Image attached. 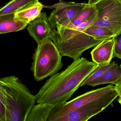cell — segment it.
Masks as SVG:
<instances>
[{
	"instance_id": "obj_12",
	"label": "cell",
	"mask_w": 121,
	"mask_h": 121,
	"mask_svg": "<svg viewBox=\"0 0 121 121\" xmlns=\"http://www.w3.org/2000/svg\"><path fill=\"white\" fill-rule=\"evenodd\" d=\"M121 79V64L117 63L109 69L101 76L88 83V85L94 87L105 84L116 85Z\"/></svg>"
},
{
	"instance_id": "obj_8",
	"label": "cell",
	"mask_w": 121,
	"mask_h": 121,
	"mask_svg": "<svg viewBox=\"0 0 121 121\" xmlns=\"http://www.w3.org/2000/svg\"><path fill=\"white\" fill-rule=\"evenodd\" d=\"M89 5L88 3L60 0L51 6L54 9L48 17L49 20L54 29L58 26H65L71 22L81 10Z\"/></svg>"
},
{
	"instance_id": "obj_2",
	"label": "cell",
	"mask_w": 121,
	"mask_h": 121,
	"mask_svg": "<svg viewBox=\"0 0 121 121\" xmlns=\"http://www.w3.org/2000/svg\"><path fill=\"white\" fill-rule=\"evenodd\" d=\"M0 91L6 99L7 121H26L36 102V95L15 76L1 78Z\"/></svg>"
},
{
	"instance_id": "obj_15",
	"label": "cell",
	"mask_w": 121,
	"mask_h": 121,
	"mask_svg": "<svg viewBox=\"0 0 121 121\" xmlns=\"http://www.w3.org/2000/svg\"><path fill=\"white\" fill-rule=\"evenodd\" d=\"M96 12L97 10L94 5H89L81 10L75 16L71 22L67 25L58 26L57 27L73 29L89 19Z\"/></svg>"
},
{
	"instance_id": "obj_17",
	"label": "cell",
	"mask_w": 121,
	"mask_h": 121,
	"mask_svg": "<svg viewBox=\"0 0 121 121\" xmlns=\"http://www.w3.org/2000/svg\"><path fill=\"white\" fill-rule=\"evenodd\" d=\"M82 31L95 39L102 41L112 39L114 36L113 33L109 30L96 25L90 26Z\"/></svg>"
},
{
	"instance_id": "obj_9",
	"label": "cell",
	"mask_w": 121,
	"mask_h": 121,
	"mask_svg": "<svg viewBox=\"0 0 121 121\" xmlns=\"http://www.w3.org/2000/svg\"><path fill=\"white\" fill-rule=\"evenodd\" d=\"M27 30L38 45L46 40L51 39L54 29L50 23L46 13L43 12L29 24Z\"/></svg>"
},
{
	"instance_id": "obj_16",
	"label": "cell",
	"mask_w": 121,
	"mask_h": 121,
	"mask_svg": "<svg viewBox=\"0 0 121 121\" xmlns=\"http://www.w3.org/2000/svg\"><path fill=\"white\" fill-rule=\"evenodd\" d=\"M38 2L39 0H10L4 6L1 8L0 15L15 14L27 6Z\"/></svg>"
},
{
	"instance_id": "obj_18",
	"label": "cell",
	"mask_w": 121,
	"mask_h": 121,
	"mask_svg": "<svg viewBox=\"0 0 121 121\" xmlns=\"http://www.w3.org/2000/svg\"><path fill=\"white\" fill-rule=\"evenodd\" d=\"M115 64L116 63L114 61H112V63L107 64H98L81 83L80 87L88 85L91 81L101 76L105 72Z\"/></svg>"
},
{
	"instance_id": "obj_13",
	"label": "cell",
	"mask_w": 121,
	"mask_h": 121,
	"mask_svg": "<svg viewBox=\"0 0 121 121\" xmlns=\"http://www.w3.org/2000/svg\"><path fill=\"white\" fill-rule=\"evenodd\" d=\"M43 5L39 1L15 13L17 18L29 24L38 18L41 14Z\"/></svg>"
},
{
	"instance_id": "obj_22",
	"label": "cell",
	"mask_w": 121,
	"mask_h": 121,
	"mask_svg": "<svg viewBox=\"0 0 121 121\" xmlns=\"http://www.w3.org/2000/svg\"><path fill=\"white\" fill-rule=\"evenodd\" d=\"M99 0H88V4L90 5H93Z\"/></svg>"
},
{
	"instance_id": "obj_10",
	"label": "cell",
	"mask_w": 121,
	"mask_h": 121,
	"mask_svg": "<svg viewBox=\"0 0 121 121\" xmlns=\"http://www.w3.org/2000/svg\"><path fill=\"white\" fill-rule=\"evenodd\" d=\"M114 45V42L112 37L102 41L95 47L91 53L93 62L97 64L110 63L113 58Z\"/></svg>"
},
{
	"instance_id": "obj_5",
	"label": "cell",
	"mask_w": 121,
	"mask_h": 121,
	"mask_svg": "<svg viewBox=\"0 0 121 121\" xmlns=\"http://www.w3.org/2000/svg\"><path fill=\"white\" fill-rule=\"evenodd\" d=\"M97 15L92 25L104 27L114 36L121 31V0H99L93 5Z\"/></svg>"
},
{
	"instance_id": "obj_11",
	"label": "cell",
	"mask_w": 121,
	"mask_h": 121,
	"mask_svg": "<svg viewBox=\"0 0 121 121\" xmlns=\"http://www.w3.org/2000/svg\"><path fill=\"white\" fill-rule=\"evenodd\" d=\"M29 24L17 18L15 14L0 15V34L19 31L25 29Z\"/></svg>"
},
{
	"instance_id": "obj_6",
	"label": "cell",
	"mask_w": 121,
	"mask_h": 121,
	"mask_svg": "<svg viewBox=\"0 0 121 121\" xmlns=\"http://www.w3.org/2000/svg\"><path fill=\"white\" fill-rule=\"evenodd\" d=\"M118 96V92L115 87L103 96L71 111L58 119L57 121H87L103 111Z\"/></svg>"
},
{
	"instance_id": "obj_1",
	"label": "cell",
	"mask_w": 121,
	"mask_h": 121,
	"mask_svg": "<svg viewBox=\"0 0 121 121\" xmlns=\"http://www.w3.org/2000/svg\"><path fill=\"white\" fill-rule=\"evenodd\" d=\"M98 65L83 57L74 60L65 70L47 80L35 95L37 103L54 106L66 102Z\"/></svg>"
},
{
	"instance_id": "obj_7",
	"label": "cell",
	"mask_w": 121,
	"mask_h": 121,
	"mask_svg": "<svg viewBox=\"0 0 121 121\" xmlns=\"http://www.w3.org/2000/svg\"><path fill=\"white\" fill-rule=\"evenodd\" d=\"M115 87L113 85H108L101 88L88 91L69 102L58 104L53 108L47 121H57L58 119L71 111L79 108L90 101L103 96Z\"/></svg>"
},
{
	"instance_id": "obj_19",
	"label": "cell",
	"mask_w": 121,
	"mask_h": 121,
	"mask_svg": "<svg viewBox=\"0 0 121 121\" xmlns=\"http://www.w3.org/2000/svg\"><path fill=\"white\" fill-rule=\"evenodd\" d=\"M7 108L4 93L0 91V121H7Z\"/></svg>"
},
{
	"instance_id": "obj_21",
	"label": "cell",
	"mask_w": 121,
	"mask_h": 121,
	"mask_svg": "<svg viewBox=\"0 0 121 121\" xmlns=\"http://www.w3.org/2000/svg\"><path fill=\"white\" fill-rule=\"evenodd\" d=\"M115 88L119 95V98H121V79L115 85Z\"/></svg>"
},
{
	"instance_id": "obj_4",
	"label": "cell",
	"mask_w": 121,
	"mask_h": 121,
	"mask_svg": "<svg viewBox=\"0 0 121 121\" xmlns=\"http://www.w3.org/2000/svg\"><path fill=\"white\" fill-rule=\"evenodd\" d=\"M62 55L50 39L38 44L32 56L31 70L37 81L58 73L62 68Z\"/></svg>"
},
{
	"instance_id": "obj_23",
	"label": "cell",
	"mask_w": 121,
	"mask_h": 121,
	"mask_svg": "<svg viewBox=\"0 0 121 121\" xmlns=\"http://www.w3.org/2000/svg\"><path fill=\"white\" fill-rule=\"evenodd\" d=\"M118 102L120 103V104L121 105V98H119V99L118 100Z\"/></svg>"
},
{
	"instance_id": "obj_20",
	"label": "cell",
	"mask_w": 121,
	"mask_h": 121,
	"mask_svg": "<svg viewBox=\"0 0 121 121\" xmlns=\"http://www.w3.org/2000/svg\"><path fill=\"white\" fill-rule=\"evenodd\" d=\"M113 38L114 42L113 58L117 57L121 60V31Z\"/></svg>"
},
{
	"instance_id": "obj_14",
	"label": "cell",
	"mask_w": 121,
	"mask_h": 121,
	"mask_svg": "<svg viewBox=\"0 0 121 121\" xmlns=\"http://www.w3.org/2000/svg\"><path fill=\"white\" fill-rule=\"evenodd\" d=\"M54 106L43 103H37L32 108L26 121H47Z\"/></svg>"
},
{
	"instance_id": "obj_3",
	"label": "cell",
	"mask_w": 121,
	"mask_h": 121,
	"mask_svg": "<svg viewBox=\"0 0 121 121\" xmlns=\"http://www.w3.org/2000/svg\"><path fill=\"white\" fill-rule=\"evenodd\" d=\"M51 39L62 56H68L73 60L80 58L84 51L95 47L102 42L82 31L60 27L54 30Z\"/></svg>"
}]
</instances>
